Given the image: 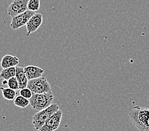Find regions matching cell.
<instances>
[{
    "label": "cell",
    "mask_w": 149,
    "mask_h": 131,
    "mask_svg": "<svg viewBox=\"0 0 149 131\" xmlns=\"http://www.w3.org/2000/svg\"><path fill=\"white\" fill-rule=\"evenodd\" d=\"M133 124L140 131H149V108L135 106L130 114Z\"/></svg>",
    "instance_id": "6da1fadb"
},
{
    "label": "cell",
    "mask_w": 149,
    "mask_h": 131,
    "mask_svg": "<svg viewBox=\"0 0 149 131\" xmlns=\"http://www.w3.org/2000/svg\"><path fill=\"white\" fill-rule=\"evenodd\" d=\"M59 110V106L56 104H52L48 107L41 111H39L33 117V124L36 130H40L47 120L54 115L55 113Z\"/></svg>",
    "instance_id": "7a4b0ae2"
},
{
    "label": "cell",
    "mask_w": 149,
    "mask_h": 131,
    "mask_svg": "<svg viewBox=\"0 0 149 131\" xmlns=\"http://www.w3.org/2000/svg\"><path fill=\"white\" fill-rule=\"evenodd\" d=\"M54 99V96L52 92L40 94L33 93V97L30 99V104L35 110L41 111L48 107Z\"/></svg>",
    "instance_id": "3957f363"
},
{
    "label": "cell",
    "mask_w": 149,
    "mask_h": 131,
    "mask_svg": "<svg viewBox=\"0 0 149 131\" xmlns=\"http://www.w3.org/2000/svg\"><path fill=\"white\" fill-rule=\"evenodd\" d=\"M27 88H29L35 94L49 93L52 91L47 79L42 76L38 78L29 80Z\"/></svg>",
    "instance_id": "277c9868"
},
{
    "label": "cell",
    "mask_w": 149,
    "mask_h": 131,
    "mask_svg": "<svg viewBox=\"0 0 149 131\" xmlns=\"http://www.w3.org/2000/svg\"><path fill=\"white\" fill-rule=\"evenodd\" d=\"M36 13L35 12L27 10L22 13L19 14L18 15L13 16L10 23V27L14 30H17L20 27L26 25L27 22H29L31 18Z\"/></svg>",
    "instance_id": "5b68a950"
},
{
    "label": "cell",
    "mask_w": 149,
    "mask_h": 131,
    "mask_svg": "<svg viewBox=\"0 0 149 131\" xmlns=\"http://www.w3.org/2000/svg\"><path fill=\"white\" fill-rule=\"evenodd\" d=\"M62 111L59 110L52 115L39 131H55L60 127L62 119Z\"/></svg>",
    "instance_id": "8992f818"
},
{
    "label": "cell",
    "mask_w": 149,
    "mask_h": 131,
    "mask_svg": "<svg viewBox=\"0 0 149 131\" xmlns=\"http://www.w3.org/2000/svg\"><path fill=\"white\" fill-rule=\"evenodd\" d=\"M29 0H13L8 8V15L15 16L28 10L27 5Z\"/></svg>",
    "instance_id": "52a82bcc"
},
{
    "label": "cell",
    "mask_w": 149,
    "mask_h": 131,
    "mask_svg": "<svg viewBox=\"0 0 149 131\" xmlns=\"http://www.w3.org/2000/svg\"><path fill=\"white\" fill-rule=\"evenodd\" d=\"M42 19H43V17L41 13H35L31 18L26 25L27 31V37H29L32 33L35 32L41 27L42 23Z\"/></svg>",
    "instance_id": "ba28073f"
},
{
    "label": "cell",
    "mask_w": 149,
    "mask_h": 131,
    "mask_svg": "<svg viewBox=\"0 0 149 131\" xmlns=\"http://www.w3.org/2000/svg\"><path fill=\"white\" fill-rule=\"evenodd\" d=\"M24 71L29 81L41 77L45 71L36 66H27L24 67Z\"/></svg>",
    "instance_id": "9c48e42d"
},
{
    "label": "cell",
    "mask_w": 149,
    "mask_h": 131,
    "mask_svg": "<svg viewBox=\"0 0 149 131\" xmlns=\"http://www.w3.org/2000/svg\"><path fill=\"white\" fill-rule=\"evenodd\" d=\"M16 69L17 73L15 77L19 82L20 90L27 88L28 85V83H29V80H28L26 74L25 73L24 68L17 66Z\"/></svg>",
    "instance_id": "30bf717a"
},
{
    "label": "cell",
    "mask_w": 149,
    "mask_h": 131,
    "mask_svg": "<svg viewBox=\"0 0 149 131\" xmlns=\"http://www.w3.org/2000/svg\"><path fill=\"white\" fill-rule=\"evenodd\" d=\"M19 64V59L15 56L6 55L2 58L1 66L3 69L16 67Z\"/></svg>",
    "instance_id": "8fae6325"
},
{
    "label": "cell",
    "mask_w": 149,
    "mask_h": 131,
    "mask_svg": "<svg viewBox=\"0 0 149 131\" xmlns=\"http://www.w3.org/2000/svg\"><path fill=\"white\" fill-rule=\"evenodd\" d=\"M16 67H11V68L3 69L1 74H0V77H1L2 80H8L13 77H15L17 73Z\"/></svg>",
    "instance_id": "7c38bea8"
},
{
    "label": "cell",
    "mask_w": 149,
    "mask_h": 131,
    "mask_svg": "<svg viewBox=\"0 0 149 131\" xmlns=\"http://www.w3.org/2000/svg\"><path fill=\"white\" fill-rule=\"evenodd\" d=\"M1 90L3 93V97L5 99L9 101H12L15 100L17 97V92L10 88H1Z\"/></svg>",
    "instance_id": "4fadbf2b"
},
{
    "label": "cell",
    "mask_w": 149,
    "mask_h": 131,
    "mask_svg": "<svg viewBox=\"0 0 149 131\" xmlns=\"http://www.w3.org/2000/svg\"><path fill=\"white\" fill-rule=\"evenodd\" d=\"M13 104L17 107L25 108L27 107L30 104V100L20 95L19 96H17L15 100H13Z\"/></svg>",
    "instance_id": "5bb4252c"
},
{
    "label": "cell",
    "mask_w": 149,
    "mask_h": 131,
    "mask_svg": "<svg viewBox=\"0 0 149 131\" xmlns=\"http://www.w3.org/2000/svg\"><path fill=\"white\" fill-rule=\"evenodd\" d=\"M27 8L28 10H30V11H38L40 8V0H29Z\"/></svg>",
    "instance_id": "9a60e30c"
},
{
    "label": "cell",
    "mask_w": 149,
    "mask_h": 131,
    "mask_svg": "<svg viewBox=\"0 0 149 131\" xmlns=\"http://www.w3.org/2000/svg\"><path fill=\"white\" fill-rule=\"evenodd\" d=\"M7 85L10 88L14 90H20L19 88V84L18 81H17L16 77H13L12 78H10V80H8V84Z\"/></svg>",
    "instance_id": "2e32d148"
},
{
    "label": "cell",
    "mask_w": 149,
    "mask_h": 131,
    "mask_svg": "<svg viewBox=\"0 0 149 131\" xmlns=\"http://www.w3.org/2000/svg\"><path fill=\"white\" fill-rule=\"evenodd\" d=\"M20 95H22V97L26 98L27 99H30L32 98L33 95V93L32 92V91L29 89V88H23V89L20 90Z\"/></svg>",
    "instance_id": "e0dca14e"
},
{
    "label": "cell",
    "mask_w": 149,
    "mask_h": 131,
    "mask_svg": "<svg viewBox=\"0 0 149 131\" xmlns=\"http://www.w3.org/2000/svg\"><path fill=\"white\" fill-rule=\"evenodd\" d=\"M148 102H149V95H148Z\"/></svg>",
    "instance_id": "ac0fdd59"
}]
</instances>
